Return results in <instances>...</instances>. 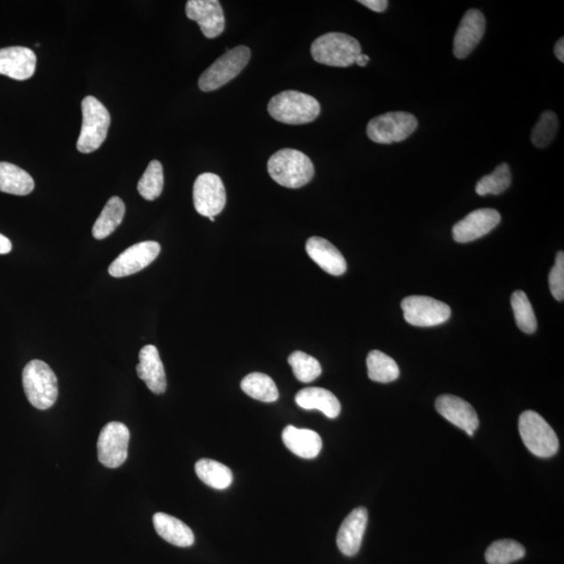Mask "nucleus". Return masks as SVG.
Segmentation results:
<instances>
[{
    "label": "nucleus",
    "instance_id": "ddd939ff",
    "mask_svg": "<svg viewBox=\"0 0 564 564\" xmlns=\"http://www.w3.org/2000/svg\"><path fill=\"white\" fill-rule=\"evenodd\" d=\"M185 12L189 20L200 26L206 38H217L224 32V11L218 0H189Z\"/></svg>",
    "mask_w": 564,
    "mask_h": 564
},
{
    "label": "nucleus",
    "instance_id": "5701e85b",
    "mask_svg": "<svg viewBox=\"0 0 564 564\" xmlns=\"http://www.w3.org/2000/svg\"><path fill=\"white\" fill-rule=\"evenodd\" d=\"M296 404L304 410H319L328 418H337L341 404L335 396L323 388H305L295 398Z\"/></svg>",
    "mask_w": 564,
    "mask_h": 564
},
{
    "label": "nucleus",
    "instance_id": "2eb2a0df",
    "mask_svg": "<svg viewBox=\"0 0 564 564\" xmlns=\"http://www.w3.org/2000/svg\"><path fill=\"white\" fill-rule=\"evenodd\" d=\"M436 409L441 416L472 437L479 428L478 414L471 404L454 395H441L436 400Z\"/></svg>",
    "mask_w": 564,
    "mask_h": 564
},
{
    "label": "nucleus",
    "instance_id": "aec40b11",
    "mask_svg": "<svg viewBox=\"0 0 564 564\" xmlns=\"http://www.w3.org/2000/svg\"><path fill=\"white\" fill-rule=\"evenodd\" d=\"M305 249L311 260L326 273L340 276L346 272L347 263L344 256L327 239L319 237L310 238Z\"/></svg>",
    "mask_w": 564,
    "mask_h": 564
},
{
    "label": "nucleus",
    "instance_id": "cd10ccee",
    "mask_svg": "<svg viewBox=\"0 0 564 564\" xmlns=\"http://www.w3.org/2000/svg\"><path fill=\"white\" fill-rule=\"evenodd\" d=\"M368 376L377 383H391L399 379V368L391 357L380 350H372L367 357Z\"/></svg>",
    "mask_w": 564,
    "mask_h": 564
},
{
    "label": "nucleus",
    "instance_id": "f257e3e1",
    "mask_svg": "<svg viewBox=\"0 0 564 564\" xmlns=\"http://www.w3.org/2000/svg\"><path fill=\"white\" fill-rule=\"evenodd\" d=\"M268 172L276 183L287 189H300L315 175L313 161L294 149H282L268 161Z\"/></svg>",
    "mask_w": 564,
    "mask_h": 564
},
{
    "label": "nucleus",
    "instance_id": "f8f14e48",
    "mask_svg": "<svg viewBox=\"0 0 564 564\" xmlns=\"http://www.w3.org/2000/svg\"><path fill=\"white\" fill-rule=\"evenodd\" d=\"M160 250V245L153 241L131 246L111 263L109 274L119 278L140 272L151 265L159 255Z\"/></svg>",
    "mask_w": 564,
    "mask_h": 564
},
{
    "label": "nucleus",
    "instance_id": "b1692460",
    "mask_svg": "<svg viewBox=\"0 0 564 564\" xmlns=\"http://www.w3.org/2000/svg\"><path fill=\"white\" fill-rule=\"evenodd\" d=\"M35 182L31 175L9 162H0V191L15 196L32 193Z\"/></svg>",
    "mask_w": 564,
    "mask_h": 564
},
{
    "label": "nucleus",
    "instance_id": "f704fd0d",
    "mask_svg": "<svg viewBox=\"0 0 564 564\" xmlns=\"http://www.w3.org/2000/svg\"><path fill=\"white\" fill-rule=\"evenodd\" d=\"M549 285L552 295L558 302H563L564 298V254L558 252L555 265L552 268L549 275Z\"/></svg>",
    "mask_w": 564,
    "mask_h": 564
},
{
    "label": "nucleus",
    "instance_id": "a211bd4d",
    "mask_svg": "<svg viewBox=\"0 0 564 564\" xmlns=\"http://www.w3.org/2000/svg\"><path fill=\"white\" fill-rule=\"evenodd\" d=\"M368 523V512L359 507L347 516L340 527L337 536L338 548L345 556H355L361 549L364 534Z\"/></svg>",
    "mask_w": 564,
    "mask_h": 564
},
{
    "label": "nucleus",
    "instance_id": "4c0bfd02",
    "mask_svg": "<svg viewBox=\"0 0 564 564\" xmlns=\"http://www.w3.org/2000/svg\"><path fill=\"white\" fill-rule=\"evenodd\" d=\"M554 52L558 60L560 62H564V40L563 38L557 41L554 47Z\"/></svg>",
    "mask_w": 564,
    "mask_h": 564
},
{
    "label": "nucleus",
    "instance_id": "72a5a7b5",
    "mask_svg": "<svg viewBox=\"0 0 564 564\" xmlns=\"http://www.w3.org/2000/svg\"><path fill=\"white\" fill-rule=\"evenodd\" d=\"M558 131V118L552 111H545L540 116L539 121L532 131L531 141L539 149L547 148Z\"/></svg>",
    "mask_w": 564,
    "mask_h": 564
},
{
    "label": "nucleus",
    "instance_id": "7c9ffc66",
    "mask_svg": "<svg viewBox=\"0 0 564 564\" xmlns=\"http://www.w3.org/2000/svg\"><path fill=\"white\" fill-rule=\"evenodd\" d=\"M512 184V171L507 164H501L496 169L479 179L476 191L479 196L501 195Z\"/></svg>",
    "mask_w": 564,
    "mask_h": 564
},
{
    "label": "nucleus",
    "instance_id": "bb28decb",
    "mask_svg": "<svg viewBox=\"0 0 564 564\" xmlns=\"http://www.w3.org/2000/svg\"><path fill=\"white\" fill-rule=\"evenodd\" d=\"M241 387L250 398L262 403H274L279 398L278 386L271 377L260 372L246 376L241 383Z\"/></svg>",
    "mask_w": 564,
    "mask_h": 564
},
{
    "label": "nucleus",
    "instance_id": "2f4dec72",
    "mask_svg": "<svg viewBox=\"0 0 564 564\" xmlns=\"http://www.w3.org/2000/svg\"><path fill=\"white\" fill-rule=\"evenodd\" d=\"M512 304L516 326L520 327V331L526 334L536 333L537 320L526 293L520 290L515 291L512 294Z\"/></svg>",
    "mask_w": 564,
    "mask_h": 564
},
{
    "label": "nucleus",
    "instance_id": "c85d7f7f",
    "mask_svg": "<svg viewBox=\"0 0 564 564\" xmlns=\"http://www.w3.org/2000/svg\"><path fill=\"white\" fill-rule=\"evenodd\" d=\"M526 555V550L514 540H497L486 551V561L489 564H510L519 561Z\"/></svg>",
    "mask_w": 564,
    "mask_h": 564
},
{
    "label": "nucleus",
    "instance_id": "c756f323",
    "mask_svg": "<svg viewBox=\"0 0 564 564\" xmlns=\"http://www.w3.org/2000/svg\"><path fill=\"white\" fill-rule=\"evenodd\" d=\"M164 167L157 160L151 161L142 177L138 182V193L148 201H154L160 197L164 190Z\"/></svg>",
    "mask_w": 564,
    "mask_h": 564
},
{
    "label": "nucleus",
    "instance_id": "e433bc0d",
    "mask_svg": "<svg viewBox=\"0 0 564 564\" xmlns=\"http://www.w3.org/2000/svg\"><path fill=\"white\" fill-rule=\"evenodd\" d=\"M12 250V243L8 238L0 234V254H8Z\"/></svg>",
    "mask_w": 564,
    "mask_h": 564
},
{
    "label": "nucleus",
    "instance_id": "6ab92c4d",
    "mask_svg": "<svg viewBox=\"0 0 564 564\" xmlns=\"http://www.w3.org/2000/svg\"><path fill=\"white\" fill-rule=\"evenodd\" d=\"M137 375L155 394H162L166 390V376L157 348L147 345L140 352V364L136 367Z\"/></svg>",
    "mask_w": 564,
    "mask_h": 564
},
{
    "label": "nucleus",
    "instance_id": "473e14b6",
    "mask_svg": "<svg viewBox=\"0 0 564 564\" xmlns=\"http://www.w3.org/2000/svg\"><path fill=\"white\" fill-rule=\"evenodd\" d=\"M289 364L296 379L302 383L314 382L322 374L318 359L302 351L293 352L289 357Z\"/></svg>",
    "mask_w": 564,
    "mask_h": 564
},
{
    "label": "nucleus",
    "instance_id": "423d86ee",
    "mask_svg": "<svg viewBox=\"0 0 564 564\" xmlns=\"http://www.w3.org/2000/svg\"><path fill=\"white\" fill-rule=\"evenodd\" d=\"M521 439L529 451L540 458H550L560 448V440L551 425L534 411L521 414L519 422Z\"/></svg>",
    "mask_w": 564,
    "mask_h": 564
},
{
    "label": "nucleus",
    "instance_id": "58836bf2",
    "mask_svg": "<svg viewBox=\"0 0 564 564\" xmlns=\"http://www.w3.org/2000/svg\"><path fill=\"white\" fill-rule=\"evenodd\" d=\"M369 61L370 58L367 55H363V53H361V55L357 58L356 64L361 66V68H365V66L367 65Z\"/></svg>",
    "mask_w": 564,
    "mask_h": 564
},
{
    "label": "nucleus",
    "instance_id": "4468645a",
    "mask_svg": "<svg viewBox=\"0 0 564 564\" xmlns=\"http://www.w3.org/2000/svg\"><path fill=\"white\" fill-rule=\"evenodd\" d=\"M501 214L492 208H482L467 214L453 228L455 242L465 244L486 236L500 224Z\"/></svg>",
    "mask_w": 564,
    "mask_h": 564
},
{
    "label": "nucleus",
    "instance_id": "7ed1b4c3",
    "mask_svg": "<svg viewBox=\"0 0 564 564\" xmlns=\"http://www.w3.org/2000/svg\"><path fill=\"white\" fill-rule=\"evenodd\" d=\"M311 57L317 63L348 68L356 63L362 53L359 42L343 33H327L318 37L310 47Z\"/></svg>",
    "mask_w": 564,
    "mask_h": 564
},
{
    "label": "nucleus",
    "instance_id": "9d476101",
    "mask_svg": "<svg viewBox=\"0 0 564 564\" xmlns=\"http://www.w3.org/2000/svg\"><path fill=\"white\" fill-rule=\"evenodd\" d=\"M130 431L122 423H107L98 440V455L101 464L108 468L122 466L128 458Z\"/></svg>",
    "mask_w": 564,
    "mask_h": 564
},
{
    "label": "nucleus",
    "instance_id": "c9c22d12",
    "mask_svg": "<svg viewBox=\"0 0 564 564\" xmlns=\"http://www.w3.org/2000/svg\"><path fill=\"white\" fill-rule=\"evenodd\" d=\"M359 3L365 5L366 8L376 12V13L385 12L389 4L387 0H359Z\"/></svg>",
    "mask_w": 564,
    "mask_h": 564
},
{
    "label": "nucleus",
    "instance_id": "dca6fc26",
    "mask_svg": "<svg viewBox=\"0 0 564 564\" xmlns=\"http://www.w3.org/2000/svg\"><path fill=\"white\" fill-rule=\"evenodd\" d=\"M486 20L481 12L467 11L454 39V55L464 59L476 49L485 34Z\"/></svg>",
    "mask_w": 564,
    "mask_h": 564
},
{
    "label": "nucleus",
    "instance_id": "0eeeda50",
    "mask_svg": "<svg viewBox=\"0 0 564 564\" xmlns=\"http://www.w3.org/2000/svg\"><path fill=\"white\" fill-rule=\"evenodd\" d=\"M250 58L251 51L247 46L239 45L228 50L201 75L199 88L204 93H210L223 87L242 73Z\"/></svg>",
    "mask_w": 564,
    "mask_h": 564
},
{
    "label": "nucleus",
    "instance_id": "f03ea898",
    "mask_svg": "<svg viewBox=\"0 0 564 564\" xmlns=\"http://www.w3.org/2000/svg\"><path fill=\"white\" fill-rule=\"evenodd\" d=\"M268 111L275 121L286 125H304L319 117L321 107L311 95L286 90L269 101Z\"/></svg>",
    "mask_w": 564,
    "mask_h": 564
},
{
    "label": "nucleus",
    "instance_id": "20e7f679",
    "mask_svg": "<svg viewBox=\"0 0 564 564\" xmlns=\"http://www.w3.org/2000/svg\"><path fill=\"white\" fill-rule=\"evenodd\" d=\"M23 389L29 403L39 410H47L58 399V380L49 365L33 359L22 374Z\"/></svg>",
    "mask_w": 564,
    "mask_h": 564
},
{
    "label": "nucleus",
    "instance_id": "412c9836",
    "mask_svg": "<svg viewBox=\"0 0 564 564\" xmlns=\"http://www.w3.org/2000/svg\"><path fill=\"white\" fill-rule=\"evenodd\" d=\"M282 441L293 454L303 459L316 458L322 449L319 434L311 430L297 429L293 425H287L282 431Z\"/></svg>",
    "mask_w": 564,
    "mask_h": 564
},
{
    "label": "nucleus",
    "instance_id": "ea45409f",
    "mask_svg": "<svg viewBox=\"0 0 564 564\" xmlns=\"http://www.w3.org/2000/svg\"><path fill=\"white\" fill-rule=\"evenodd\" d=\"M208 219H209L210 221H212V222H214V217H210V218H208Z\"/></svg>",
    "mask_w": 564,
    "mask_h": 564
},
{
    "label": "nucleus",
    "instance_id": "9b49d317",
    "mask_svg": "<svg viewBox=\"0 0 564 564\" xmlns=\"http://www.w3.org/2000/svg\"><path fill=\"white\" fill-rule=\"evenodd\" d=\"M194 205L203 217H215L226 205V190L222 179L213 173H204L194 184Z\"/></svg>",
    "mask_w": 564,
    "mask_h": 564
},
{
    "label": "nucleus",
    "instance_id": "393cba45",
    "mask_svg": "<svg viewBox=\"0 0 564 564\" xmlns=\"http://www.w3.org/2000/svg\"><path fill=\"white\" fill-rule=\"evenodd\" d=\"M125 203L118 197H110L107 202L103 212L93 228V236L97 239H104L110 236L117 228L122 224L125 217Z\"/></svg>",
    "mask_w": 564,
    "mask_h": 564
},
{
    "label": "nucleus",
    "instance_id": "4be33fe9",
    "mask_svg": "<svg viewBox=\"0 0 564 564\" xmlns=\"http://www.w3.org/2000/svg\"><path fill=\"white\" fill-rule=\"evenodd\" d=\"M153 524L158 536L176 547L188 548L195 543L194 532L190 528L172 515L156 513L153 516Z\"/></svg>",
    "mask_w": 564,
    "mask_h": 564
},
{
    "label": "nucleus",
    "instance_id": "a878e982",
    "mask_svg": "<svg viewBox=\"0 0 564 564\" xmlns=\"http://www.w3.org/2000/svg\"><path fill=\"white\" fill-rule=\"evenodd\" d=\"M197 476L204 484L218 490H224L232 484L233 475L230 467L212 459H201L195 466Z\"/></svg>",
    "mask_w": 564,
    "mask_h": 564
},
{
    "label": "nucleus",
    "instance_id": "6e6552de",
    "mask_svg": "<svg viewBox=\"0 0 564 564\" xmlns=\"http://www.w3.org/2000/svg\"><path fill=\"white\" fill-rule=\"evenodd\" d=\"M418 127L417 118L407 112H388L371 119L367 135L372 141L391 145L411 136Z\"/></svg>",
    "mask_w": 564,
    "mask_h": 564
},
{
    "label": "nucleus",
    "instance_id": "f3484780",
    "mask_svg": "<svg viewBox=\"0 0 564 564\" xmlns=\"http://www.w3.org/2000/svg\"><path fill=\"white\" fill-rule=\"evenodd\" d=\"M36 65L37 57L28 47L11 46L0 50V75L26 81L34 76Z\"/></svg>",
    "mask_w": 564,
    "mask_h": 564
},
{
    "label": "nucleus",
    "instance_id": "39448f33",
    "mask_svg": "<svg viewBox=\"0 0 564 564\" xmlns=\"http://www.w3.org/2000/svg\"><path fill=\"white\" fill-rule=\"evenodd\" d=\"M82 114V130L77 149L83 154H89L97 151L106 141L111 117L107 108L92 95L83 100Z\"/></svg>",
    "mask_w": 564,
    "mask_h": 564
},
{
    "label": "nucleus",
    "instance_id": "1a4fd4ad",
    "mask_svg": "<svg viewBox=\"0 0 564 564\" xmlns=\"http://www.w3.org/2000/svg\"><path fill=\"white\" fill-rule=\"evenodd\" d=\"M405 319L411 326L431 327L447 322L452 315L447 303L428 296H409L401 302Z\"/></svg>",
    "mask_w": 564,
    "mask_h": 564
}]
</instances>
